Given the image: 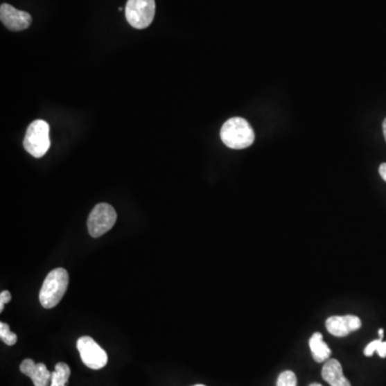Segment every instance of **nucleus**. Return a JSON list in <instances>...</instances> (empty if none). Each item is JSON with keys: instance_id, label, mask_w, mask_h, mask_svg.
<instances>
[{"instance_id": "obj_2", "label": "nucleus", "mask_w": 386, "mask_h": 386, "mask_svg": "<svg viewBox=\"0 0 386 386\" xmlns=\"http://www.w3.org/2000/svg\"><path fill=\"white\" fill-rule=\"evenodd\" d=\"M69 285V274L64 268H55L45 277L39 301L45 309L54 308L66 294Z\"/></svg>"}, {"instance_id": "obj_1", "label": "nucleus", "mask_w": 386, "mask_h": 386, "mask_svg": "<svg viewBox=\"0 0 386 386\" xmlns=\"http://www.w3.org/2000/svg\"><path fill=\"white\" fill-rule=\"evenodd\" d=\"M223 144L232 150H244L252 146L256 140L254 129L242 117H233L223 123L220 130Z\"/></svg>"}, {"instance_id": "obj_16", "label": "nucleus", "mask_w": 386, "mask_h": 386, "mask_svg": "<svg viewBox=\"0 0 386 386\" xmlns=\"http://www.w3.org/2000/svg\"><path fill=\"white\" fill-rule=\"evenodd\" d=\"M11 294L9 291H3L0 293V313H3L6 304L11 301Z\"/></svg>"}, {"instance_id": "obj_18", "label": "nucleus", "mask_w": 386, "mask_h": 386, "mask_svg": "<svg viewBox=\"0 0 386 386\" xmlns=\"http://www.w3.org/2000/svg\"><path fill=\"white\" fill-rule=\"evenodd\" d=\"M383 133H384V138H385V141H386V119H384L383 121Z\"/></svg>"}, {"instance_id": "obj_10", "label": "nucleus", "mask_w": 386, "mask_h": 386, "mask_svg": "<svg viewBox=\"0 0 386 386\" xmlns=\"http://www.w3.org/2000/svg\"><path fill=\"white\" fill-rule=\"evenodd\" d=\"M322 378L331 386H351L350 381L344 377L342 364L335 358H329L325 362Z\"/></svg>"}, {"instance_id": "obj_21", "label": "nucleus", "mask_w": 386, "mask_h": 386, "mask_svg": "<svg viewBox=\"0 0 386 386\" xmlns=\"http://www.w3.org/2000/svg\"><path fill=\"white\" fill-rule=\"evenodd\" d=\"M193 386H207V385H203V384H197V385H193Z\"/></svg>"}, {"instance_id": "obj_13", "label": "nucleus", "mask_w": 386, "mask_h": 386, "mask_svg": "<svg viewBox=\"0 0 386 386\" xmlns=\"http://www.w3.org/2000/svg\"><path fill=\"white\" fill-rule=\"evenodd\" d=\"M374 352H378L381 358H386V342H383V339L379 338L377 340H374L364 350V354L368 358L374 356Z\"/></svg>"}, {"instance_id": "obj_3", "label": "nucleus", "mask_w": 386, "mask_h": 386, "mask_svg": "<svg viewBox=\"0 0 386 386\" xmlns=\"http://www.w3.org/2000/svg\"><path fill=\"white\" fill-rule=\"evenodd\" d=\"M50 126L46 121L38 119L31 123L24 139V148L31 156L41 158L50 150Z\"/></svg>"}, {"instance_id": "obj_5", "label": "nucleus", "mask_w": 386, "mask_h": 386, "mask_svg": "<svg viewBox=\"0 0 386 386\" xmlns=\"http://www.w3.org/2000/svg\"><path fill=\"white\" fill-rule=\"evenodd\" d=\"M125 13L133 28H147L154 21L156 3L155 0H128Z\"/></svg>"}, {"instance_id": "obj_9", "label": "nucleus", "mask_w": 386, "mask_h": 386, "mask_svg": "<svg viewBox=\"0 0 386 386\" xmlns=\"http://www.w3.org/2000/svg\"><path fill=\"white\" fill-rule=\"evenodd\" d=\"M19 370L21 374H24L33 380L35 386H49L51 383L52 374L42 362L37 364L30 358H27L21 362Z\"/></svg>"}, {"instance_id": "obj_15", "label": "nucleus", "mask_w": 386, "mask_h": 386, "mask_svg": "<svg viewBox=\"0 0 386 386\" xmlns=\"http://www.w3.org/2000/svg\"><path fill=\"white\" fill-rule=\"evenodd\" d=\"M277 386H297V374L291 370H286L279 374Z\"/></svg>"}, {"instance_id": "obj_4", "label": "nucleus", "mask_w": 386, "mask_h": 386, "mask_svg": "<svg viewBox=\"0 0 386 386\" xmlns=\"http://www.w3.org/2000/svg\"><path fill=\"white\" fill-rule=\"evenodd\" d=\"M117 220V213L109 204L100 203L89 213L87 220L88 232L90 236H102L109 232Z\"/></svg>"}, {"instance_id": "obj_14", "label": "nucleus", "mask_w": 386, "mask_h": 386, "mask_svg": "<svg viewBox=\"0 0 386 386\" xmlns=\"http://www.w3.org/2000/svg\"><path fill=\"white\" fill-rule=\"evenodd\" d=\"M0 338L8 346H15L17 342V335L10 331V326L7 323H0Z\"/></svg>"}, {"instance_id": "obj_12", "label": "nucleus", "mask_w": 386, "mask_h": 386, "mask_svg": "<svg viewBox=\"0 0 386 386\" xmlns=\"http://www.w3.org/2000/svg\"><path fill=\"white\" fill-rule=\"evenodd\" d=\"M71 370L69 366L64 362H58V365L55 366L54 371L52 372L50 386H67Z\"/></svg>"}, {"instance_id": "obj_19", "label": "nucleus", "mask_w": 386, "mask_h": 386, "mask_svg": "<svg viewBox=\"0 0 386 386\" xmlns=\"http://www.w3.org/2000/svg\"><path fill=\"white\" fill-rule=\"evenodd\" d=\"M384 337V329L383 328H380L379 329V338L380 339H383Z\"/></svg>"}, {"instance_id": "obj_11", "label": "nucleus", "mask_w": 386, "mask_h": 386, "mask_svg": "<svg viewBox=\"0 0 386 386\" xmlns=\"http://www.w3.org/2000/svg\"><path fill=\"white\" fill-rule=\"evenodd\" d=\"M309 346H310L311 354L313 360L317 362H324L329 360L332 356V350L325 344L323 340V335L321 333H315L309 339Z\"/></svg>"}, {"instance_id": "obj_20", "label": "nucleus", "mask_w": 386, "mask_h": 386, "mask_svg": "<svg viewBox=\"0 0 386 386\" xmlns=\"http://www.w3.org/2000/svg\"><path fill=\"white\" fill-rule=\"evenodd\" d=\"M309 386H322V385H321L320 383H313V384H310V385H309Z\"/></svg>"}, {"instance_id": "obj_17", "label": "nucleus", "mask_w": 386, "mask_h": 386, "mask_svg": "<svg viewBox=\"0 0 386 386\" xmlns=\"http://www.w3.org/2000/svg\"><path fill=\"white\" fill-rule=\"evenodd\" d=\"M379 173H380V176H381V177L383 178V180H385V182H386V164H385V162H384V164H382L381 166H380Z\"/></svg>"}, {"instance_id": "obj_7", "label": "nucleus", "mask_w": 386, "mask_h": 386, "mask_svg": "<svg viewBox=\"0 0 386 386\" xmlns=\"http://www.w3.org/2000/svg\"><path fill=\"white\" fill-rule=\"evenodd\" d=\"M327 332L335 337H346L351 333L356 332L362 327L360 317L353 315H334L326 320Z\"/></svg>"}, {"instance_id": "obj_6", "label": "nucleus", "mask_w": 386, "mask_h": 386, "mask_svg": "<svg viewBox=\"0 0 386 386\" xmlns=\"http://www.w3.org/2000/svg\"><path fill=\"white\" fill-rule=\"evenodd\" d=\"M84 364L90 369L99 370L107 364V354L91 337L83 336L76 342Z\"/></svg>"}, {"instance_id": "obj_8", "label": "nucleus", "mask_w": 386, "mask_h": 386, "mask_svg": "<svg viewBox=\"0 0 386 386\" xmlns=\"http://www.w3.org/2000/svg\"><path fill=\"white\" fill-rule=\"evenodd\" d=\"M0 19L8 29L12 31L25 30L31 24V15L28 12L19 11L8 3H3L0 7Z\"/></svg>"}]
</instances>
